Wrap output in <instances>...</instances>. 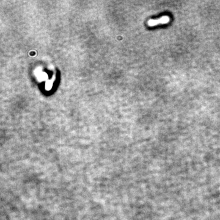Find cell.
Wrapping results in <instances>:
<instances>
[{"mask_svg":"<svg viewBox=\"0 0 220 220\" xmlns=\"http://www.w3.org/2000/svg\"><path fill=\"white\" fill-rule=\"evenodd\" d=\"M168 21H169V17H162V18L159 19V20H150L149 22V24L150 26H154V25H155L159 24V23H167Z\"/></svg>","mask_w":220,"mask_h":220,"instance_id":"1","label":"cell"}]
</instances>
